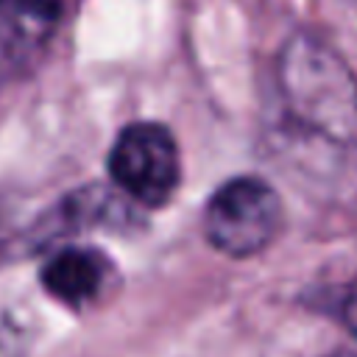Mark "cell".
<instances>
[{"label": "cell", "instance_id": "cell-5", "mask_svg": "<svg viewBox=\"0 0 357 357\" xmlns=\"http://www.w3.org/2000/svg\"><path fill=\"white\" fill-rule=\"evenodd\" d=\"M343 321L351 329V335L357 337V279H354V284L349 287V293L343 298Z\"/></svg>", "mask_w": 357, "mask_h": 357}, {"label": "cell", "instance_id": "cell-4", "mask_svg": "<svg viewBox=\"0 0 357 357\" xmlns=\"http://www.w3.org/2000/svg\"><path fill=\"white\" fill-rule=\"evenodd\" d=\"M112 262L100 248L67 245L56 251L42 268V287L67 307H86L98 301L112 284Z\"/></svg>", "mask_w": 357, "mask_h": 357}, {"label": "cell", "instance_id": "cell-3", "mask_svg": "<svg viewBox=\"0 0 357 357\" xmlns=\"http://www.w3.org/2000/svg\"><path fill=\"white\" fill-rule=\"evenodd\" d=\"M114 190L139 206H165L181 181V156L173 134L159 123L126 126L109 151Z\"/></svg>", "mask_w": 357, "mask_h": 357}, {"label": "cell", "instance_id": "cell-2", "mask_svg": "<svg viewBox=\"0 0 357 357\" xmlns=\"http://www.w3.org/2000/svg\"><path fill=\"white\" fill-rule=\"evenodd\" d=\"M282 226V201L276 190L257 176L223 181L204 212L206 240L226 257H254L273 243Z\"/></svg>", "mask_w": 357, "mask_h": 357}, {"label": "cell", "instance_id": "cell-1", "mask_svg": "<svg viewBox=\"0 0 357 357\" xmlns=\"http://www.w3.org/2000/svg\"><path fill=\"white\" fill-rule=\"evenodd\" d=\"M279 92L296 123L332 142L357 137V75L321 39L296 33L279 53Z\"/></svg>", "mask_w": 357, "mask_h": 357}]
</instances>
